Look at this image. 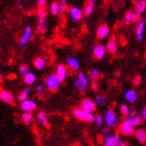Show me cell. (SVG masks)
Wrapping results in <instances>:
<instances>
[{"instance_id": "6da1fadb", "label": "cell", "mask_w": 146, "mask_h": 146, "mask_svg": "<svg viewBox=\"0 0 146 146\" xmlns=\"http://www.w3.org/2000/svg\"><path fill=\"white\" fill-rule=\"evenodd\" d=\"M73 115L76 119H78L79 121L82 122H88V123H92L95 121V115L93 113L86 112L82 108H75L73 110Z\"/></svg>"}, {"instance_id": "7a4b0ae2", "label": "cell", "mask_w": 146, "mask_h": 146, "mask_svg": "<svg viewBox=\"0 0 146 146\" xmlns=\"http://www.w3.org/2000/svg\"><path fill=\"white\" fill-rule=\"evenodd\" d=\"M38 24H36V31L39 33H45L47 31V23H46V16H47V12L44 6L39 7L38 12Z\"/></svg>"}, {"instance_id": "3957f363", "label": "cell", "mask_w": 146, "mask_h": 146, "mask_svg": "<svg viewBox=\"0 0 146 146\" xmlns=\"http://www.w3.org/2000/svg\"><path fill=\"white\" fill-rule=\"evenodd\" d=\"M104 122L107 123L108 127L110 128H114L118 125V117H117V114L113 109H109L104 114Z\"/></svg>"}, {"instance_id": "277c9868", "label": "cell", "mask_w": 146, "mask_h": 146, "mask_svg": "<svg viewBox=\"0 0 146 146\" xmlns=\"http://www.w3.org/2000/svg\"><path fill=\"white\" fill-rule=\"evenodd\" d=\"M61 79L58 78V75L56 74H51V75H49L45 80V86L46 88L48 89L49 91L51 92H54L56 91L58 88H60V86H61Z\"/></svg>"}, {"instance_id": "5b68a950", "label": "cell", "mask_w": 146, "mask_h": 146, "mask_svg": "<svg viewBox=\"0 0 146 146\" xmlns=\"http://www.w3.org/2000/svg\"><path fill=\"white\" fill-rule=\"evenodd\" d=\"M74 85L77 89H78L79 91L84 93V92L87 91V89H88V86H89V77L86 76L85 73H78V75L76 77L75 82H74Z\"/></svg>"}, {"instance_id": "8992f818", "label": "cell", "mask_w": 146, "mask_h": 146, "mask_svg": "<svg viewBox=\"0 0 146 146\" xmlns=\"http://www.w3.org/2000/svg\"><path fill=\"white\" fill-rule=\"evenodd\" d=\"M118 131L123 136H133L135 135V126L131 125V123L128 120L124 119L123 122H121V124L118 126Z\"/></svg>"}, {"instance_id": "52a82bcc", "label": "cell", "mask_w": 146, "mask_h": 146, "mask_svg": "<svg viewBox=\"0 0 146 146\" xmlns=\"http://www.w3.org/2000/svg\"><path fill=\"white\" fill-rule=\"evenodd\" d=\"M121 140H120V135L119 134H112L108 135L104 138V146H119Z\"/></svg>"}, {"instance_id": "ba28073f", "label": "cell", "mask_w": 146, "mask_h": 146, "mask_svg": "<svg viewBox=\"0 0 146 146\" xmlns=\"http://www.w3.org/2000/svg\"><path fill=\"white\" fill-rule=\"evenodd\" d=\"M140 17L141 16L136 12H134V11H128L124 16V23L126 25L134 24L136 22L140 21Z\"/></svg>"}, {"instance_id": "9c48e42d", "label": "cell", "mask_w": 146, "mask_h": 146, "mask_svg": "<svg viewBox=\"0 0 146 146\" xmlns=\"http://www.w3.org/2000/svg\"><path fill=\"white\" fill-rule=\"evenodd\" d=\"M80 108H82L84 111H86V112L93 113L96 111V104H95L92 99H90V98H85V99L80 102Z\"/></svg>"}, {"instance_id": "30bf717a", "label": "cell", "mask_w": 146, "mask_h": 146, "mask_svg": "<svg viewBox=\"0 0 146 146\" xmlns=\"http://www.w3.org/2000/svg\"><path fill=\"white\" fill-rule=\"evenodd\" d=\"M0 100L5 102L7 104H14L15 102V98H14V95L11 93V92L6 91L4 89L0 88Z\"/></svg>"}, {"instance_id": "8fae6325", "label": "cell", "mask_w": 146, "mask_h": 146, "mask_svg": "<svg viewBox=\"0 0 146 146\" xmlns=\"http://www.w3.org/2000/svg\"><path fill=\"white\" fill-rule=\"evenodd\" d=\"M107 54V48L106 46L101 45V44H97L94 46L93 49V55L96 60H102Z\"/></svg>"}, {"instance_id": "7c38bea8", "label": "cell", "mask_w": 146, "mask_h": 146, "mask_svg": "<svg viewBox=\"0 0 146 146\" xmlns=\"http://www.w3.org/2000/svg\"><path fill=\"white\" fill-rule=\"evenodd\" d=\"M69 14H70V18L72 22H78L82 20V15H84V12L82 9L77 7V6H72L69 11Z\"/></svg>"}, {"instance_id": "4fadbf2b", "label": "cell", "mask_w": 146, "mask_h": 146, "mask_svg": "<svg viewBox=\"0 0 146 146\" xmlns=\"http://www.w3.org/2000/svg\"><path fill=\"white\" fill-rule=\"evenodd\" d=\"M106 48H107V52L110 53V54H115L116 52H117V50H118V43L116 41L115 36H112L108 41Z\"/></svg>"}, {"instance_id": "5bb4252c", "label": "cell", "mask_w": 146, "mask_h": 146, "mask_svg": "<svg viewBox=\"0 0 146 146\" xmlns=\"http://www.w3.org/2000/svg\"><path fill=\"white\" fill-rule=\"evenodd\" d=\"M31 34H33V31H31V27L27 26V27L24 29V34L22 36V38L19 41V47H24L26 44L28 43V41L31 40Z\"/></svg>"}, {"instance_id": "9a60e30c", "label": "cell", "mask_w": 146, "mask_h": 146, "mask_svg": "<svg viewBox=\"0 0 146 146\" xmlns=\"http://www.w3.org/2000/svg\"><path fill=\"white\" fill-rule=\"evenodd\" d=\"M36 109V101L27 99V100L22 101L21 102V110L24 111L25 113H31V112H33V111H35Z\"/></svg>"}, {"instance_id": "2e32d148", "label": "cell", "mask_w": 146, "mask_h": 146, "mask_svg": "<svg viewBox=\"0 0 146 146\" xmlns=\"http://www.w3.org/2000/svg\"><path fill=\"white\" fill-rule=\"evenodd\" d=\"M146 20L140 19V21L137 23V28H136V36H137L138 41H142L143 40V33L145 29Z\"/></svg>"}, {"instance_id": "e0dca14e", "label": "cell", "mask_w": 146, "mask_h": 146, "mask_svg": "<svg viewBox=\"0 0 146 146\" xmlns=\"http://www.w3.org/2000/svg\"><path fill=\"white\" fill-rule=\"evenodd\" d=\"M126 120H128V121L131 122V125L135 126V127H136V126H139V125L142 123V121H143L142 118H141L140 116H138L135 111H131V113H129V115L127 116Z\"/></svg>"}, {"instance_id": "ac0fdd59", "label": "cell", "mask_w": 146, "mask_h": 146, "mask_svg": "<svg viewBox=\"0 0 146 146\" xmlns=\"http://www.w3.org/2000/svg\"><path fill=\"white\" fill-rule=\"evenodd\" d=\"M55 74L58 75V78L61 79V82H64V80H66V78H67V76H68L67 67H66L65 65H63V64H60L58 67H56V72H55Z\"/></svg>"}, {"instance_id": "d6986e66", "label": "cell", "mask_w": 146, "mask_h": 146, "mask_svg": "<svg viewBox=\"0 0 146 146\" xmlns=\"http://www.w3.org/2000/svg\"><path fill=\"white\" fill-rule=\"evenodd\" d=\"M110 35V27L107 24H102L97 28L96 31V36L97 39H106Z\"/></svg>"}, {"instance_id": "ffe728a7", "label": "cell", "mask_w": 146, "mask_h": 146, "mask_svg": "<svg viewBox=\"0 0 146 146\" xmlns=\"http://www.w3.org/2000/svg\"><path fill=\"white\" fill-rule=\"evenodd\" d=\"M124 96H125V99H126L128 102H131V104L136 102L138 99V93L135 91V90H133V89H128V90H126Z\"/></svg>"}, {"instance_id": "44dd1931", "label": "cell", "mask_w": 146, "mask_h": 146, "mask_svg": "<svg viewBox=\"0 0 146 146\" xmlns=\"http://www.w3.org/2000/svg\"><path fill=\"white\" fill-rule=\"evenodd\" d=\"M135 11L137 14L142 15L144 12L146 11V1L145 0H137L135 2Z\"/></svg>"}, {"instance_id": "7402d4cb", "label": "cell", "mask_w": 146, "mask_h": 146, "mask_svg": "<svg viewBox=\"0 0 146 146\" xmlns=\"http://www.w3.org/2000/svg\"><path fill=\"white\" fill-rule=\"evenodd\" d=\"M96 5V0H88L87 4L85 5L84 9V15L85 16H90L94 11V7Z\"/></svg>"}, {"instance_id": "603a6c76", "label": "cell", "mask_w": 146, "mask_h": 146, "mask_svg": "<svg viewBox=\"0 0 146 146\" xmlns=\"http://www.w3.org/2000/svg\"><path fill=\"white\" fill-rule=\"evenodd\" d=\"M67 65L72 71H77L79 69V62L76 58L69 56L67 58Z\"/></svg>"}, {"instance_id": "cb8c5ba5", "label": "cell", "mask_w": 146, "mask_h": 146, "mask_svg": "<svg viewBox=\"0 0 146 146\" xmlns=\"http://www.w3.org/2000/svg\"><path fill=\"white\" fill-rule=\"evenodd\" d=\"M36 76L35 73L31 72V71H28L27 73H25L24 75H23V82L26 84V85H33L34 82H36Z\"/></svg>"}, {"instance_id": "d4e9b609", "label": "cell", "mask_w": 146, "mask_h": 146, "mask_svg": "<svg viewBox=\"0 0 146 146\" xmlns=\"http://www.w3.org/2000/svg\"><path fill=\"white\" fill-rule=\"evenodd\" d=\"M135 137L137 138V140L140 143H146V131L144 128H138L135 131Z\"/></svg>"}, {"instance_id": "484cf974", "label": "cell", "mask_w": 146, "mask_h": 146, "mask_svg": "<svg viewBox=\"0 0 146 146\" xmlns=\"http://www.w3.org/2000/svg\"><path fill=\"white\" fill-rule=\"evenodd\" d=\"M46 64H47V62H46L45 58H42V56L36 58L34 61V66H35L36 69H38V70H42V69H44L45 66H46Z\"/></svg>"}, {"instance_id": "4316f807", "label": "cell", "mask_w": 146, "mask_h": 146, "mask_svg": "<svg viewBox=\"0 0 146 146\" xmlns=\"http://www.w3.org/2000/svg\"><path fill=\"white\" fill-rule=\"evenodd\" d=\"M38 120L41 122V124L44 126H48V119H47V115L44 112H40L38 114Z\"/></svg>"}, {"instance_id": "83f0119b", "label": "cell", "mask_w": 146, "mask_h": 146, "mask_svg": "<svg viewBox=\"0 0 146 146\" xmlns=\"http://www.w3.org/2000/svg\"><path fill=\"white\" fill-rule=\"evenodd\" d=\"M33 120H34V116L31 113H24L22 115V121L24 122V124L29 125L33 122Z\"/></svg>"}, {"instance_id": "f1b7e54d", "label": "cell", "mask_w": 146, "mask_h": 146, "mask_svg": "<svg viewBox=\"0 0 146 146\" xmlns=\"http://www.w3.org/2000/svg\"><path fill=\"white\" fill-rule=\"evenodd\" d=\"M29 91H31V88L29 87H27V88H25L23 91L19 94V100L21 101H25V100H27L28 99V95H29Z\"/></svg>"}, {"instance_id": "f546056e", "label": "cell", "mask_w": 146, "mask_h": 146, "mask_svg": "<svg viewBox=\"0 0 146 146\" xmlns=\"http://www.w3.org/2000/svg\"><path fill=\"white\" fill-rule=\"evenodd\" d=\"M99 76H100V72H99L98 69H93V70H91L90 73H89V78L92 79L93 82H96L99 78Z\"/></svg>"}, {"instance_id": "4dcf8cb0", "label": "cell", "mask_w": 146, "mask_h": 146, "mask_svg": "<svg viewBox=\"0 0 146 146\" xmlns=\"http://www.w3.org/2000/svg\"><path fill=\"white\" fill-rule=\"evenodd\" d=\"M50 12L53 16H56L60 14V3L58 2H52L50 5Z\"/></svg>"}, {"instance_id": "1f68e13d", "label": "cell", "mask_w": 146, "mask_h": 146, "mask_svg": "<svg viewBox=\"0 0 146 146\" xmlns=\"http://www.w3.org/2000/svg\"><path fill=\"white\" fill-rule=\"evenodd\" d=\"M95 99H96V104H98L99 106H104V104H107V97L104 94H100V93L97 94Z\"/></svg>"}, {"instance_id": "d6a6232c", "label": "cell", "mask_w": 146, "mask_h": 146, "mask_svg": "<svg viewBox=\"0 0 146 146\" xmlns=\"http://www.w3.org/2000/svg\"><path fill=\"white\" fill-rule=\"evenodd\" d=\"M95 126L96 128H101L104 124V117L101 115H95Z\"/></svg>"}, {"instance_id": "836d02e7", "label": "cell", "mask_w": 146, "mask_h": 146, "mask_svg": "<svg viewBox=\"0 0 146 146\" xmlns=\"http://www.w3.org/2000/svg\"><path fill=\"white\" fill-rule=\"evenodd\" d=\"M120 113H121L122 116H128L129 113H131V110L126 104H121L120 106Z\"/></svg>"}, {"instance_id": "e575fe53", "label": "cell", "mask_w": 146, "mask_h": 146, "mask_svg": "<svg viewBox=\"0 0 146 146\" xmlns=\"http://www.w3.org/2000/svg\"><path fill=\"white\" fill-rule=\"evenodd\" d=\"M68 7L67 0H60V14H64Z\"/></svg>"}, {"instance_id": "d590c367", "label": "cell", "mask_w": 146, "mask_h": 146, "mask_svg": "<svg viewBox=\"0 0 146 146\" xmlns=\"http://www.w3.org/2000/svg\"><path fill=\"white\" fill-rule=\"evenodd\" d=\"M141 82H142V77H141L140 75H137V76H135V78H134V85L137 87V86H140L141 85Z\"/></svg>"}, {"instance_id": "8d00e7d4", "label": "cell", "mask_w": 146, "mask_h": 146, "mask_svg": "<svg viewBox=\"0 0 146 146\" xmlns=\"http://www.w3.org/2000/svg\"><path fill=\"white\" fill-rule=\"evenodd\" d=\"M19 71L24 75L25 73L28 72V66L27 65H22V66H20V68H19Z\"/></svg>"}, {"instance_id": "74e56055", "label": "cell", "mask_w": 146, "mask_h": 146, "mask_svg": "<svg viewBox=\"0 0 146 146\" xmlns=\"http://www.w3.org/2000/svg\"><path fill=\"white\" fill-rule=\"evenodd\" d=\"M91 88L93 91H98V89H99V82L96 80V82H93L91 85Z\"/></svg>"}, {"instance_id": "f35d334b", "label": "cell", "mask_w": 146, "mask_h": 146, "mask_svg": "<svg viewBox=\"0 0 146 146\" xmlns=\"http://www.w3.org/2000/svg\"><path fill=\"white\" fill-rule=\"evenodd\" d=\"M140 117L142 118V120H146V106H144L142 111H141Z\"/></svg>"}, {"instance_id": "ab89813d", "label": "cell", "mask_w": 146, "mask_h": 146, "mask_svg": "<svg viewBox=\"0 0 146 146\" xmlns=\"http://www.w3.org/2000/svg\"><path fill=\"white\" fill-rule=\"evenodd\" d=\"M36 91L39 92L40 96H42V95H43V86L42 85H38V86H36Z\"/></svg>"}, {"instance_id": "60d3db41", "label": "cell", "mask_w": 146, "mask_h": 146, "mask_svg": "<svg viewBox=\"0 0 146 146\" xmlns=\"http://www.w3.org/2000/svg\"><path fill=\"white\" fill-rule=\"evenodd\" d=\"M46 0H38V4H39V7H42V6L45 5Z\"/></svg>"}, {"instance_id": "b9f144b4", "label": "cell", "mask_w": 146, "mask_h": 146, "mask_svg": "<svg viewBox=\"0 0 146 146\" xmlns=\"http://www.w3.org/2000/svg\"><path fill=\"white\" fill-rule=\"evenodd\" d=\"M109 128L110 127H108V126H104V127L101 128V131H102V134H109Z\"/></svg>"}, {"instance_id": "7bdbcfd3", "label": "cell", "mask_w": 146, "mask_h": 146, "mask_svg": "<svg viewBox=\"0 0 146 146\" xmlns=\"http://www.w3.org/2000/svg\"><path fill=\"white\" fill-rule=\"evenodd\" d=\"M17 5H18L19 9H22V7H23V3H22V0H17Z\"/></svg>"}, {"instance_id": "ee69618b", "label": "cell", "mask_w": 146, "mask_h": 146, "mask_svg": "<svg viewBox=\"0 0 146 146\" xmlns=\"http://www.w3.org/2000/svg\"><path fill=\"white\" fill-rule=\"evenodd\" d=\"M119 146H128V144L126 143V142H124V141H121L120 144H119Z\"/></svg>"}, {"instance_id": "f6af8a7d", "label": "cell", "mask_w": 146, "mask_h": 146, "mask_svg": "<svg viewBox=\"0 0 146 146\" xmlns=\"http://www.w3.org/2000/svg\"><path fill=\"white\" fill-rule=\"evenodd\" d=\"M2 82H3V76L1 75V74H0V84H1Z\"/></svg>"}, {"instance_id": "bcb514c9", "label": "cell", "mask_w": 146, "mask_h": 146, "mask_svg": "<svg viewBox=\"0 0 146 146\" xmlns=\"http://www.w3.org/2000/svg\"><path fill=\"white\" fill-rule=\"evenodd\" d=\"M145 1H146V0H145Z\"/></svg>"}]
</instances>
